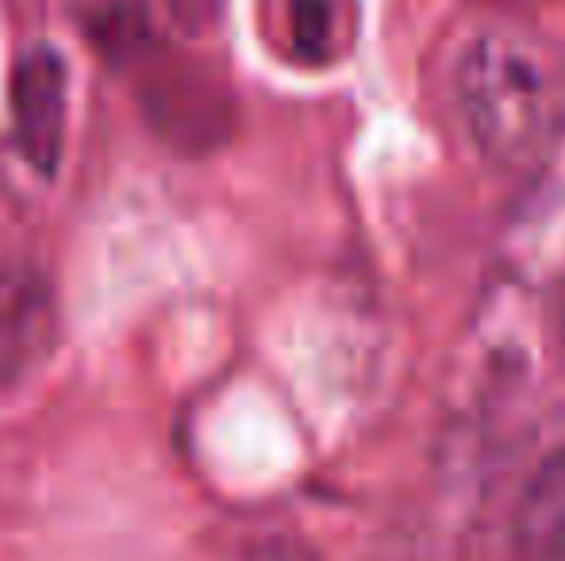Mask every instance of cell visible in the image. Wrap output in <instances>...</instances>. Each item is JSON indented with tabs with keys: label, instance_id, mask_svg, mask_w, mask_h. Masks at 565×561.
<instances>
[{
	"label": "cell",
	"instance_id": "obj_1",
	"mask_svg": "<svg viewBox=\"0 0 565 561\" xmlns=\"http://www.w3.org/2000/svg\"><path fill=\"white\" fill-rule=\"evenodd\" d=\"M458 105L481 154L531 165L565 123V62L527 31H481L458 62Z\"/></svg>",
	"mask_w": 565,
	"mask_h": 561
},
{
	"label": "cell",
	"instance_id": "obj_2",
	"mask_svg": "<svg viewBox=\"0 0 565 561\" xmlns=\"http://www.w3.org/2000/svg\"><path fill=\"white\" fill-rule=\"evenodd\" d=\"M58 346V300L31 266H0V392L28 385Z\"/></svg>",
	"mask_w": 565,
	"mask_h": 561
},
{
	"label": "cell",
	"instance_id": "obj_3",
	"mask_svg": "<svg viewBox=\"0 0 565 561\" xmlns=\"http://www.w3.org/2000/svg\"><path fill=\"white\" fill-rule=\"evenodd\" d=\"M66 100H70V77L62 54L43 43L28 46L12 74V128H15L20 154L43 177H51L62 162Z\"/></svg>",
	"mask_w": 565,
	"mask_h": 561
},
{
	"label": "cell",
	"instance_id": "obj_4",
	"mask_svg": "<svg viewBox=\"0 0 565 561\" xmlns=\"http://www.w3.org/2000/svg\"><path fill=\"white\" fill-rule=\"evenodd\" d=\"M520 561H565V450L535 470L515 508Z\"/></svg>",
	"mask_w": 565,
	"mask_h": 561
},
{
	"label": "cell",
	"instance_id": "obj_5",
	"mask_svg": "<svg viewBox=\"0 0 565 561\" xmlns=\"http://www.w3.org/2000/svg\"><path fill=\"white\" fill-rule=\"evenodd\" d=\"M292 43L308 58H328L342 35V0H289Z\"/></svg>",
	"mask_w": 565,
	"mask_h": 561
},
{
	"label": "cell",
	"instance_id": "obj_6",
	"mask_svg": "<svg viewBox=\"0 0 565 561\" xmlns=\"http://www.w3.org/2000/svg\"><path fill=\"white\" fill-rule=\"evenodd\" d=\"M243 561H320L312 550L292 535H262L246 547Z\"/></svg>",
	"mask_w": 565,
	"mask_h": 561
}]
</instances>
